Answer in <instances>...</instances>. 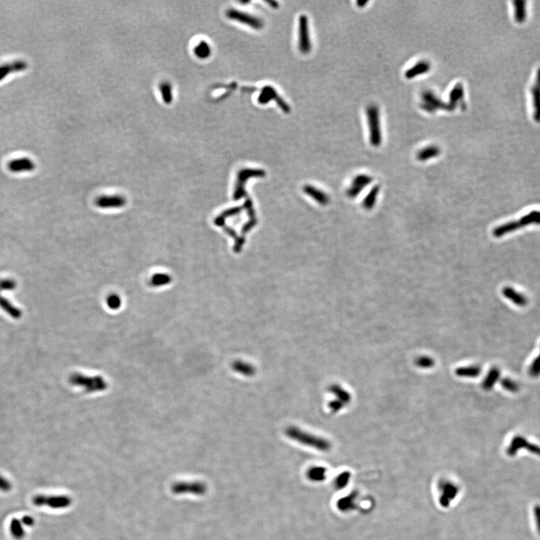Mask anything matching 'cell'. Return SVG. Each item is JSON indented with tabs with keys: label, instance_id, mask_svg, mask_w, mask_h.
I'll return each instance as SVG.
<instances>
[{
	"label": "cell",
	"instance_id": "obj_13",
	"mask_svg": "<svg viewBox=\"0 0 540 540\" xmlns=\"http://www.w3.org/2000/svg\"><path fill=\"white\" fill-rule=\"evenodd\" d=\"M422 101H423V103H422L421 107L427 112H434V111L438 109L447 110V111H449L448 104L441 101L440 98H438L431 91L424 92L423 94H422Z\"/></svg>",
	"mask_w": 540,
	"mask_h": 540
},
{
	"label": "cell",
	"instance_id": "obj_19",
	"mask_svg": "<svg viewBox=\"0 0 540 540\" xmlns=\"http://www.w3.org/2000/svg\"><path fill=\"white\" fill-rule=\"evenodd\" d=\"M502 292H503V296L512 301L514 304L521 306V307L526 306L527 303L526 297L522 293L516 291L512 287H504Z\"/></svg>",
	"mask_w": 540,
	"mask_h": 540
},
{
	"label": "cell",
	"instance_id": "obj_29",
	"mask_svg": "<svg viewBox=\"0 0 540 540\" xmlns=\"http://www.w3.org/2000/svg\"><path fill=\"white\" fill-rule=\"evenodd\" d=\"M10 531L14 539L21 540L24 538L25 530L21 521L13 519L10 522Z\"/></svg>",
	"mask_w": 540,
	"mask_h": 540
},
{
	"label": "cell",
	"instance_id": "obj_16",
	"mask_svg": "<svg viewBox=\"0 0 540 540\" xmlns=\"http://www.w3.org/2000/svg\"><path fill=\"white\" fill-rule=\"evenodd\" d=\"M35 168L34 161L27 157L15 158L8 164V169L12 173L30 172L34 171Z\"/></svg>",
	"mask_w": 540,
	"mask_h": 540
},
{
	"label": "cell",
	"instance_id": "obj_6",
	"mask_svg": "<svg viewBox=\"0 0 540 540\" xmlns=\"http://www.w3.org/2000/svg\"><path fill=\"white\" fill-rule=\"evenodd\" d=\"M298 47L301 53H309L311 50L310 31L307 16H300L298 21Z\"/></svg>",
	"mask_w": 540,
	"mask_h": 540
},
{
	"label": "cell",
	"instance_id": "obj_3",
	"mask_svg": "<svg viewBox=\"0 0 540 540\" xmlns=\"http://www.w3.org/2000/svg\"><path fill=\"white\" fill-rule=\"evenodd\" d=\"M368 128H369V140L371 145L379 147L382 142L381 115L379 108L375 104H370L366 109Z\"/></svg>",
	"mask_w": 540,
	"mask_h": 540
},
{
	"label": "cell",
	"instance_id": "obj_40",
	"mask_svg": "<svg viewBox=\"0 0 540 540\" xmlns=\"http://www.w3.org/2000/svg\"><path fill=\"white\" fill-rule=\"evenodd\" d=\"M11 489H12V484L9 482V479L0 475V491L8 492Z\"/></svg>",
	"mask_w": 540,
	"mask_h": 540
},
{
	"label": "cell",
	"instance_id": "obj_8",
	"mask_svg": "<svg viewBox=\"0 0 540 540\" xmlns=\"http://www.w3.org/2000/svg\"><path fill=\"white\" fill-rule=\"evenodd\" d=\"M440 492V504L443 507H447L452 503L458 494V489L454 482L449 480H442L438 484Z\"/></svg>",
	"mask_w": 540,
	"mask_h": 540
},
{
	"label": "cell",
	"instance_id": "obj_39",
	"mask_svg": "<svg viewBox=\"0 0 540 540\" xmlns=\"http://www.w3.org/2000/svg\"><path fill=\"white\" fill-rule=\"evenodd\" d=\"M344 406L345 405L336 399L332 400L329 403V408L333 413H337L338 411H341L344 408Z\"/></svg>",
	"mask_w": 540,
	"mask_h": 540
},
{
	"label": "cell",
	"instance_id": "obj_11",
	"mask_svg": "<svg viewBox=\"0 0 540 540\" xmlns=\"http://www.w3.org/2000/svg\"><path fill=\"white\" fill-rule=\"evenodd\" d=\"M524 448L528 449L529 452L536 454L540 457V446L531 444L522 436L514 437L509 447L507 448L508 455L513 456L517 453L519 449H524Z\"/></svg>",
	"mask_w": 540,
	"mask_h": 540
},
{
	"label": "cell",
	"instance_id": "obj_32",
	"mask_svg": "<svg viewBox=\"0 0 540 540\" xmlns=\"http://www.w3.org/2000/svg\"><path fill=\"white\" fill-rule=\"evenodd\" d=\"M194 52H195V56L201 59V60H203V59L205 60V59L208 58L211 55L212 50H211L210 46L206 41H201L195 46Z\"/></svg>",
	"mask_w": 540,
	"mask_h": 540
},
{
	"label": "cell",
	"instance_id": "obj_31",
	"mask_svg": "<svg viewBox=\"0 0 540 540\" xmlns=\"http://www.w3.org/2000/svg\"><path fill=\"white\" fill-rule=\"evenodd\" d=\"M355 495L354 494H350L338 500V508L343 512L352 510L355 507Z\"/></svg>",
	"mask_w": 540,
	"mask_h": 540
},
{
	"label": "cell",
	"instance_id": "obj_20",
	"mask_svg": "<svg viewBox=\"0 0 540 540\" xmlns=\"http://www.w3.org/2000/svg\"><path fill=\"white\" fill-rule=\"evenodd\" d=\"M330 391L336 397V399L341 401L344 405L350 404L351 401V395L350 392L345 389L341 387L338 384H334L330 387Z\"/></svg>",
	"mask_w": 540,
	"mask_h": 540
},
{
	"label": "cell",
	"instance_id": "obj_5",
	"mask_svg": "<svg viewBox=\"0 0 540 540\" xmlns=\"http://www.w3.org/2000/svg\"><path fill=\"white\" fill-rule=\"evenodd\" d=\"M226 16L230 20H234L238 23H242L246 26L251 27L254 30H259L263 28V20L256 16L242 12V11L236 10V9H230L227 11Z\"/></svg>",
	"mask_w": 540,
	"mask_h": 540
},
{
	"label": "cell",
	"instance_id": "obj_42",
	"mask_svg": "<svg viewBox=\"0 0 540 540\" xmlns=\"http://www.w3.org/2000/svg\"><path fill=\"white\" fill-rule=\"evenodd\" d=\"M267 3L268 4L270 5V6H271V7L275 8V9H277L278 6H279V5H278V3H276V2L275 1L267 2Z\"/></svg>",
	"mask_w": 540,
	"mask_h": 540
},
{
	"label": "cell",
	"instance_id": "obj_9",
	"mask_svg": "<svg viewBox=\"0 0 540 540\" xmlns=\"http://www.w3.org/2000/svg\"><path fill=\"white\" fill-rule=\"evenodd\" d=\"M171 489L174 494L190 493L196 495H203L206 493L207 488L203 482H182L174 484Z\"/></svg>",
	"mask_w": 540,
	"mask_h": 540
},
{
	"label": "cell",
	"instance_id": "obj_24",
	"mask_svg": "<svg viewBox=\"0 0 540 540\" xmlns=\"http://www.w3.org/2000/svg\"><path fill=\"white\" fill-rule=\"evenodd\" d=\"M0 308L14 319H20L21 317V311L16 308L7 299L1 296V295H0Z\"/></svg>",
	"mask_w": 540,
	"mask_h": 540
},
{
	"label": "cell",
	"instance_id": "obj_43",
	"mask_svg": "<svg viewBox=\"0 0 540 540\" xmlns=\"http://www.w3.org/2000/svg\"><path fill=\"white\" fill-rule=\"evenodd\" d=\"M536 510H537V512H539V515H537V522L538 524H539V527H540V509H536Z\"/></svg>",
	"mask_w": 540,
	"mask_h": 540
},
{
	"label": "cell",
	"instance_id": "obj_38",
	"mask_svg": "<svg viewBox=\"0 0 540 540\" xmlns=\"http://www.w3.org/2000/svg\"><path fill=\"white\" fill-rule=\"evenodd\" d=\"M17 287L15 281L10 279L0 280V290H13Z\"/></svg>",
	"mask_w": 540,
	"mask_h": 540
},
{
	"label": "cell",
	"instance_id": "obj_41",
	"mask_svg": "<svg viewBox=\"0 0 540 540\" xmlns=\"http://www.w3.org/2000/svg\"><path fill=\"white\" fill-rule=\"evenodd\" d=\"M21 522L23 525H26V526L32 527L35 524L34 519L30 516H25L22 518Z\"/></svg>",
	"mask_w": 540,
	"mask_h": 540
},
{
	"label": "cell",
	"instance_id": "obj_35",
	"mask_svg": "<svg viewBox=\"0 0 540 540\" xmlns=\"http://www.w3.org/2000/svg\"><path fill=\"white\" fill-rule=\"evenodd\" d=\"M107 305L112 310H117L121 307V298L117 294H111L107 297Z\"/></svg>",
	"mask_w": 540,
	"mask_h": 540
},
{
	"label": "cell",
	"instance_id": "obj_23",
	"mask_svg": "<svg viewBox=\"0 0 540 540\" xmlns=\"http://www.w3.org/2000/svg\"><path fill=\"white\" fill-rule=\"evenodd\" d=\"M482 372V368L478 365L460 367L455 369V373L459 377L475 378Z\"/></svg>",
	"mask_w": 540,
	"mask_h": 540
},
{
	"label": "cell",
	"instance_id": "obj_21",
	"mask_svg": "<svg viewBox=\"0 0 540 540\" xmlns=\"http://www.w3.org/2000/svg\"><path fill=\"white\" fill-rule=\"evenodd\" d=\"M441 151L439 147L435 145L428 146L425 148L421 149L417 153V159L419 161H425L431 158H436L441 154Z\"/></svg>",
	"mask_w": 540,
	"mask_h": 540
},
{
	"label": "cell",
	"instance_id": "obj_18",
	"mask_svg": "<svg viewBox=\"0 0 540 540\" xmlns=\"http://www.w3.org/2000/svg\"><path fill=\"white\" fill-rule=\"evenodd\" d=\"M430 69H431V64L429 62L426 60H421L414 65L412 67L407 70L405 72V77L408 79H413L417 76L426 74L430 71Z\"/></svg>",
	"mask_w": 540,
	"mask_h": 540
},
{
	"label": "cell",
	"instance_id": "obj_17",
	"mask_svg": "<svg viewBox=\"0 0 540 540\" xmlns=\"http://www.w3.org/2000/svg\"><path fill=\"white\" fill-rule=\"evenodd\" d=\"M464 94L465 92L463 85L462 84H457L449 93V101L447 104L449 111H453L458 104H462Z\"/></svg>",
	"mask_w": 540,
	"mask_h": 540
},
{
	"label": "cell",
	"instance_id": "obj_37",
	"mask_svg": "<svg viewBox=\"0 0 540 540\" xmlns=\"http://www.w3.org/2000/svg\"><path fill=\"white\" fill-rule=\"evenodd\" d=\"M529 374L531 377H537L540 375V352L539 356L533 360L529 368Z\"/></svg>",
	"mask_w": 540,
	"mask_h": 540
},
{
	"label": "cell",
	"instance_id": "obj_2",
	"mask_svg": "<svg viewBox=\"0 0 540 540\" xmlns=\"http://www.w3.org/2000/svg\"><path fill=\"white\" fill-rule=\"evenodd\" d=\"M69 382L71 385L81 387L89 393L104 391L108 387L105 380L101 376L89 377L78 373L73 374L69 378Z\"/></svg>",
	"mask_w": 540,
	"mask_h": 540
},
{
	"label": "cell",
	"instance_id": "obj_33",
	"mask_svg": "<svg viewBox=\"0 0 540 540\" xmlns=\"http://www.w3.org/2000/svg\"><path fill=\"white\" fill-rule=\"evenodd\" d=\"M415 363L419 368H422V369H429L435 366V361L433 358L428 356H422L416 360Z\"/></svg>",
	"mask_w": 540,
	"mask_h": 540
},
{
	"label": "cell",
	"instance_id": "obj_7",
	"mask_svg": "<svg viewBox=\"0 0 540 540\" xmlns=\"http://www.w3.org/2000/svg\"><path fill=\"white\" fill-rule=\"evenodd\" d=\"M33 503L36 506H47L51 509H64L71 505V499L69 497L63 495L46 496L39 495L33 498Z\"/></svg>",
	"mask_w": 540,
	"mask_h": 540
},
{
	"label": "cell",
	"instance_id": "obj_4",
	"mask_svg": "<svg viewBox=\"0 0 540 540\" xmlns=\"http://www.w3.org/2000/svg\"><path fill=\"white\" fill-rule=\"evenodd\" d=\"M531 224H537L540 225V212L539 211H533L530 213L524 216L523 218L517 222H511L505 224L501 226L498 227L493 230V234L495 237L506 235V233L512 232L513 230L519 229L520 228L531 225Z\"/></svg>",
	"mask_w": 540,
	"mask_h": 540
},
{
	"label": "cell",
	"instance_id": "obj_30",
	"mask_svg": "<svg viewBox=\"0 0 540 540\" xmlns=\"http://www.w3.org/2000/svg\"><path fill=\"white\" fill-rule=\"evenodd\" d=\"M159 90L164 102L165 104H171L173 101V99H174V97H173V87L171 83L168 82V81L162 82L160 84Z\"/></svg>",
	"mask_w": 540,
	"mask_h": 540
},
{
	"label": "cell",
	"instance_id": "obj_14",
	"mask_svg": "<svg viewBox=\"0 0 540 540\" xmlns=\"http://www.w3.org/2000/svg\"><path fill=\"white\" fill-rule=\"evenodd\" d=\"M372 181L373 178L366 174H360V175L356 176L353 180L350 188L347 190V196L350 198H355Z\"/></svg>",
	"mask_w": 540,
	"mask_h": 540
},
{
	"label": "cell",
	"instance_id": "obj_36",
	"mask_svg": "<svg viewBox=\"0 0 540 540\" xmlns=\"http://www.w3.org/2000/svg\"><path fill=\"white\" fill-rule=\"evenodd\" d=\"M500 384H501L503 388L507 390L508 392H516L519 391V385L512 380L509 379V378H504V379L502 380Z\"/></svg>",
	"mask_w": 540,
	"mask_h": 540
},
{
	"label": "cell",
	"instance_id": "obj_25",
	"mask_svg": "<svg viewBox=\"0 0 540 540\" xmlns=\"http://www.w3.org/2000/svg\"><path fill=\"white\" fill-rule=\"evenodd\" d=\"M232 368L236 372L244 376H252L255 374V368L247 362L236 361L232 365Z\"/></svg>",
	"mask_w": 540,
	"mask_h": 540
},
{
	"label": "cell",
	"instance_id": "obj_28",
	"mask_svg": "<svg viewBox=\"0 0 540 540\" xmlns=\"http://www.w3.org/2000/svg\"><path fill=\"white\" fill-rule=\"evenodd\" d=\"M172 282V277L166 273H157L152 276L150 285L152 287H161L168 285Z\"/></svg>",
	"mask_w": 540,
	"mask_h": 540
},
{
	"label": "cell",
	"instance_id": "obj_1",
	"mask_svg": "<svg viewBox=\"0 0 540 540\" xmlns=\"http://www.w3.org/2000/svg\"><path fill=\"white\" fill-rule=\"evenodd\" d=\"M286 435L290 439L294 440L296 442L309 446V447L314 448V449H318L319 451H322V452H327L331 449V444L330 441L320 437L308 433L296 427H290L287 428Z\"/></svg>",
	"mask_w": 540,
	"mask_h": 540
},
{
	"label": "cell",
	"instance_id": "obj_26",
	"mask_svg": "<svg viewBox=\"0 0 540 540\" xmlns=\"http://www.w3.org/2000/svg\"><path fill=\"white\" fill-rule=\"evenodd\" d=\"M380 191H381V185H376L373 187L372 188L370 191L368 195L365 197L364 201H363V207L365 208L366 210H371L375 206V203L377 202V198L378 195H379Z\"/></svg>",
	"mask_w": 540,
	"mask_h": 540
},
{
	"label": "cell",
	"instance_id": "obj_12",
	"mask_svg": "<svg viewBox=\"0 0 540 540\" xmlns=\"http://www.w3.org/2000/svg\"><path fill=\"white\" fill-rule=\"evenodd\" d=\"M95 204L100 209H120L125 206L126 199L121 195L101 196L97 199Z\"/></svg>",
	"mask_w": 540,
	"mask_h": 540
},
{
	"label": "cell",
	"instance_id": "obj_15",
	"mask_svg": "<svg viewBox=\"0 0 540 540\" xmlns=\"http://www.w3.org/2000/svg\"><path fill=\"white\" fill-rule=\"evenodd\" d=\"M28 68V64L23 60H15L11 63L0 65V82L4 80L10 74L21 72Z\"/></svg>",
	"mask_w": 540,
	"mask_h": 540
},
{
	"label": "cell",
	"instance_id": "obj_34",
	"mask_svg": "<svg viewBox=\"0 0 540 540\" xmlns=\"http://www.w3.org/2000/svg\"><path fill=\"white\" fill-rule=\"evenodd\" d=\"M350 479V473L349 472H343L340 473L334 481L335 486L336 489H343L349 484Z\"/></svg>",
	"mask_w": 540,
	"mask_h": 540
},
{
	"label": "cell",
	"instance_id": "obj_10",
	"mask_svg": "<svg viewBox=\"0 0 540 540\" xmlns=\"http://www.w3.org/2000/svg\"><path fill=\"white\" fill-rule=\"evenodd\" d=\"M272 100H275L277 102L278 105L281 107V109L285 113H289L290 111V108L289 107L288 104L279 96L277 92L276 91L274 88L272 87H265L264 88L262 89L261 93L259 95L257 101L260 104H267L269 101Z\"/></svg>",
	"mask_w": 540,
	"mask_h": 540
},
{
	"label": "cell",
	"instance_id": "obj_22",
	"mask_svg": "<svg viewBox=\"0 0 540 540\" xmlns=\"http://www.w3.org/2000/svg\"><path fill=\"white\" fill-rule=\"evenodd\" d=\"M500 376V371L499 368H497V367H493V368H491L485 379H484L483 382H482V388L485 391H489V390H492L495 387L497 381L499 379Z\"/></svg>",
	"mask_w": 540,
	"mask_h": 540
},
{
	"label": "cell",
	"instance_id": "obj_27",
	"mask_svg": "<svg viewBox=\"0 0 540 540\" xmlns=\"http://www.w3.org/2000/svg\"><path fill=\"white\" fill-rule=\"evenodd\" d=\"M327 469L323 467H312L308 471L307 476L314 482H322L327 478Z\"/></svg>",
	"mask_w": 540,
	"mask_h": 540
}]
</instances>
